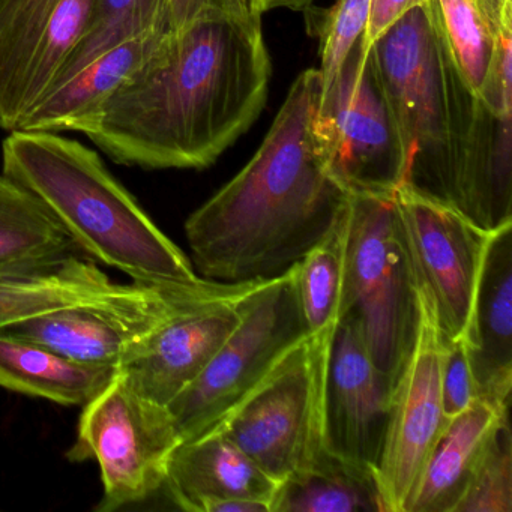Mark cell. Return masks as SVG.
I'll return each mask as SVG.
<instances>
[{"label": "cell", "mask_w": 512, "mask_h": 512, "mask_svg": "<svg viewBox=\"0 0 512 512\" xmlns=\"http://www.w3.org/2000/svg\"><path fill=\"white\" fill-rule=\"evenodd\" d=\"M272 65L262 14L164 35L82 131L115 163L205 169L262 113Z\"/></svg>", "instance_id": "cell-1"}, {"label": "cell", "mask_w": 512, "mask_h": 512, "mask_svg": "<svg viewBox=\"0 0 512 512\" xmlns=\"http://www.w3.org/2000/svg\"><path fill=\"white\" fill-rule=\"evenodd\" d=\"M320 74L293 82L250 163L185 223L193 266L205 280L244 283L283 274L343 217L350 194L317 148Z\"/></svg>", "instance_id": "cell-2"}, {"label": "cell", "mask_w": 512, "mask_h": 512, "mask_svg": "<svg viewBox=\"0 0 512 512\" xmlns=\"http://www.w3.org/2000/svg\"><path fill=\"white\" fill-rule=\"evenodd\" d=\"M2 169L43 202L77 247L134 283H205L187 254L82 143L47 131H11L2 145Z\"/></svg>", "instance_id": "cell-3"}, {"label": "cell", "mask_w": 512, "mask_h": 512, "mask_svg": "<svg viewBox=\"0 0 512 512\" xmlns=\"http://www.w3.org/2000/svg\"><path fill=\"white\" fill-rule=\"evenodd\" d=\"M404 151V184L457 208L476 97L449 50L436 0L407 11L371 46Z\"/></svg>", "instance_id": "cell-4"}, {"label": "cell", "mask_w": 512, "mask_h": 512, "mask_svg": "<svg viewBox=\"0 0 512 512\" xmlns=\"http://www.w3.org/2000/svg\"><path fill=\"white\" fill-rule=\"evenodd\" d=\"M358 323L365 347L391 389L416 337L421 308L406 230L394 196H350L340 317Z\"/></svg>", "instance_id": "cell-5"}, {"label": "cell", "mask_w": 512, "mask_h": 512, "mask_svg": "<svg viewBox=\"0 0 512 512\" xmlns=\"http://www.w3.org/2000/svg\"><path fill=\"white\" fill-rule=\"evenodd\" d=\"M332 335L299 341L214 428L280 484L328 452L325 391Z\"/></svg>", "instance_id": "cell-6"}, {"label": "cell", "mask_w": 512, "mask_h": 512, "mask_svg": "<svg viewBox=\"0 0 512 512\" xmlns=\"http://www.w3.org/2000/svg\"><path fill=\"white\" fill-rule=\"evenodd\" d=\"M296 268L259 281L238 326L200 376L167 406L181 442L214 430L307 337Z\"/></svg>", "instance_id": "cell-7"}, {"label": "cell", "mask_w": 512, "mask_h": 512, "mask_svg": "<svg viewBox=\"0 0 512 512\" xmlns=\"http://www.w3.org/2000/svg\"><path fill=\"white\" fill-rule=\"evenodd\" d=\"M317 148L350 196H394L406 178V151L373 50L347 56L313 118Z\"/></svg>", "instance_id": "cell-8"}, {"label": "cell", "mask_w": 512, "mask_h": 512, "mask_svg": "<svg viewBox=\"0 0 512 512\" xmlns=\"http://www.w3.org/2000/svg\"><path fill=\"white\" fill-rule=\"evenodd\" d=\"M181 443L169 409L140 395L119 371L83 406L71 461L97 460L103 497L97 511L113 512L157 493Z\"/></svg>", "instance_id": "cell-9"}, {"label": "cell", "mask_w": 512, "mask_h": 512, "mask_svg": "<svg viewBox=\"0 0 512 512\" xmlns=\"http://www.w3.org/2000/svg\"><path fill=\"white\" fill-rule=\"evenodd\" d=\"M416 280L421 308L418 337L391 392L388 424L376 469L377 490L385 512H407L428 458L451 422L442 406V371L448 341L437 326L430 293L418 275Z\"/></svg>", "instance_id": "cell-10"}, {"label": "cell", "mask_w": 512, "mask_h": 512, "mask_svg": "<svg viewBox=\"0 0 512 512\" xmlns=\"http://www.w3.org/2000/svg\"><path fill=\"white\" fill-rule=\"evenodd\" d=\"M92 7L94 0H0V128L19 130L56 85Z\"/></svg>", "instance_id": "cell-11"}, {"label": "cell", "mask_w": 512, "mask_h": 512, "mask_svg": "<svg viewBox=\"0 0 512 512\" xmlns=\"http://www.w3.org/2000/svg\"><path fill=\"white\" fill-rule=\"evenodd\" d=\"M395 202L419 281L430 293L446 341L461 338L490 233L466 217L401 185Z\"/></svg>", "instance_id": "cell-12"}, {"label": "cell", "mask_w": 512, "mask_h": 512, "mask_svg": "<svg viewBox=\"0 0 512 512\" xmlns=\"http://www.w3.org/2000/svg\"><path fill=\"white\" fill-rule=\"evenodd\" d=\"M250 287L190 305L149 332L119 373L143 397L167 407L200 376L238 326Z\"/></svg>", "instance_id": "cell-13"}, {"label": "cell", "mask_w": 512, "mask_h": 512, "mask_svg": "<svg viewBox=\"0 0 512 512\" xmlns=\"http://www.w3.org/2000/svg\"><path fill=\"white\" fill-rule=\"evenodd\" d=\"M391 392L365 347L358 323L352 317H340L326 373L328 451L376 476Z\"/></svg>", "instance_id": "cell-14"}, {"label": "cell", "mask_w": 512, "mask_h": 512, "mask_svg": "<svg viewBox=\"0 0 512 512\" xmlns=\"http://www.w3.org/2000/svg\"><path fill=\"white\" fill-rule=\"evenodd\" d=\"M461 340L476 398L508 409L512 391V224L488 236Z\"/></svg>", "instance_id": "cell-15"}, {"label": "cell", "mask_w": 512, "mask_h": 512, "mask_svg": "<svg viewBox=\"0 0 512 512\" xmlns=\"http://www.w3.org/2000/svg\"><path fill=\"white\" fill-rule=\"evenodd\" d=\"M280 482L266 475L221 431L211 430L176 446L167 463L164 487L184 511L212 512L235 499L271 503Z\"/></svg>", "instance_id": "cell-16"}, {"label": "cell", "mask_w": 512, "mask_h": 512, "mask_svg": "<svg viewBox=\"0 0 512 512\" xmlns=\"http://www.w3.org/2000/svg\"><path fill=\"white\" fill-rule=\"evenodd\" d=\"M455 211L485 233L512 224V107L476 98Z\"/></svg>", "instance_id": "cell-17"}, {"label": "cell", "mask_w": 512, "mask_h": 512, "mask_svg": "<svg viewBox=\"0 0 512 512\" xmlns=\"http://www.w3.org/2000/svg\"><path fill=\"white\" fill-rule=\"evenodd\" d=\"M148 287L113 283L95 263L76 256L37 268L0 271V329L71 305L124 301Z\"/></svg>", "instance_id": "cell-18"}, {"label": "cell", "mask_w": 512, "mask_h": 512, "mask_svg": "<svg viewBox=\"0 0 512 512\" xmlns=\"http://www.w3.org/2000/svg\"><path fill=\"white\" fill-rule=\"evenodd\" d=\"M161 37L164 35L136 38L98 56L76 76L47 92L19 130L82 133L110 95L151 55Z\"/></svg>", "instance_id": "cell-19"}, {"label": "cell", "mask_w": 512, "mask_h": 512, "mask_svg": "<svg viewBox=\"0 0 512 512\" xmlns=\"http://www.w3.org/2000/svg\"><path fill=\"white\" fill-rule=\"evenodd\" d=\"M506 410L509 407L475 400L451 419L428 458L407 512H455Z\"/></svg>", "instance_id": "cell-20"}, {"label": "cell", "mask_w": 512, "mask_h": 512, "mask_svg": "<svg viewBox=\"0 0 512 512\" xmlns=\"http://www.w3.org/2000/svg\"><path fill=\"white\" fill-rule=\"evenodd\" d=\"M113 368L83 364L0 331V386L62 406H85L115 376Z\"/></svg>", "instance_id": "cell-21"}, {"label": "cell", "mask_w": 512, "mask_h": 512, "mask_svg": "<svg viewBox=\"0 0 512 512\" xmlns=\"http://www.w3.org/2000/svg\"><path fill=\"white\" fill-rule=\"evenodd\" d=\"M77 250L76 242L40 199L0 176V271L50 265Z\"/></svg>", "instance_id": "cell-22"}, {"label": "cell", "mask_w": 512, "mask_h": 512, "mask_svg": "<svg viewBox=\"0 0 512 512\" xmlns=\"http://www.w3.org/2000/svg\"><path fill=\"white\" fill-rule=\"evenodd\" d=\"M385 512L376 476L332 452L281 482L272 512Z\"/></svg>", "instance_id": "cell-23"}, {"label": "cell", "mask_w": 512, "mask_h": 512, "mask_svg": "<svg viewBox=\"0 0 512 512\" xmlns=\"http://www.w3.org/2000/svg\"><path fill=\"white\" fill-rule=\"evenodd\" d=\"M346 214L347 208L334 229L295 265L296 286L308 335L334 334L340 320Z\"/></svg>", "instance_id": "cell-24"}, {"label": "cell", "mask_w": 512, "mask_h": 512, "mask_svg": "<svg viewBox=\"0 0 512 512\" xmlns=\"http://www.w3.org/2000/svg\"><path fill=\"white\" fill-rule=\"evenodd\" d=\"M164 7L166 0H94L88 31L52 89L116 46L149 35H166Z\"/></svg>", "instance_id": "cell-25"}, {"label": "cell", "mask_w": 512, "mask_h": 512, "mask_svg": "<svg viewBox=\"0 0 512 512\" xmlns=\"http://www.w3.org/2000/svg\"><path fill=\"white\" fill-rule=\"evenodd\" d=\"M455 512H512V436L509 410L497 422L475 475Z\"/></svg>", "instance_id": "cell-26"}, {"label": "cell", "mask_w": 512, "mask_h": 512, "mask_svg": "<svg viewBox=\"0 0 512 512\" xmlns=\"http://www.w3.org/2000/svg\"><path fill=\"white\" fill-rule=\"evenodd\" d=\"M371 0H335L319 22L320 95L337 79L347 56L364 37Z\"/></svg>", "instance_id": "cell-27"}, {"label": "cell", "mask_w": 512, "mask_h": 512, "mask_svg": "<svg viewBox=\"0 0 512 512\" xmlns=\"http://www.w3.org/2000/svg\"><path fill=\"white\" fill-rule=\"evenodd\" d=\"M476 398L475 383L470 371L469 359L461 338L449 341L446 346L445 364L442 371V406L446 418L455 416L472 406Z\"/></svg>", "instance_id": "cell-28"}, {"label": "cell", "mask_w": 512, "mask_h": 512, "mask_svg": "<svg viewBox=\"0 0 512 512\" xmlns=\"http://www.w3.org/2000/svg\"><path fill=\"white\" fill-rule=\"evenodd\" d=\"M251 0H166L164 32L166 35L184 31L194 23L224 16L253 13Z\"/></svg>", "instance_id": "cell-29"}, {"label": "cell", "mask_w": 512, "mask_h": 512, "mask_svg": "<svg viewBox=\"0 0 512 512\" xmlns=\"http://www.w3.org/2000/svg\"><path fill=\"white\" fill-rule=\"evenodd\" d=\"M424 2L425 0H371L370 19L361 40L362 47L370 50L371 46L407 11Z\"/></svg>", "instance_id": "cell-30"}, {"label": "cell", "mask_w": 512, "mask_h": 512, "mask_svg": "<svg viewBox=\"0 0 512 512\" xmlns=\"http://www.w3.org/2000/svg\"><path fill=\"white\" fill-rule=\"evenodd\" d=\"M494 31L512 29V0H475Z\"/></svg>", "instance_id": "cell-31"}, {"label": "cell", "mask_w": 512, "mask_h": 512, "mask_svg": "<svg viewBox=\"0 0 512 512\" xmlns=\"http://www.w3.org/2000/svg\"><path fill=\"white\" fill-rule=\"evenodd\" d=\"M317 0H251L257 13L265 14L272 10L307 11L313 7Z\"/></svg>", "instance_id": "cell-32"}]
</instances>
